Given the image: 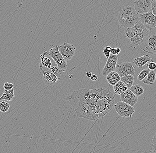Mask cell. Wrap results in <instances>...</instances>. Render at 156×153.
Wrapping results in <instances>:
<instances>
[{
  "mask_svg": "<svg viewBox=\"0 0 156 153\" xmlns=\"http://www.w3.org/2000/svg\"><path fill=\"white\" fill-rule=\"evenodd\" d=\"M47 54V51H45L43 54L40 55L41 62L42 65L44 67L50 69L51 68V62L49 58L45 57V55H46Z\"/></svg>",
  "mask_w": 156,
  "mask_h": 153,
  "instance_id": "cell-22",
  "label": "cell"
},
{
  "mask_svg": "<svg viewBox=\"0 0 156 153\" xmlns=\"http://www.w3.org/2000/svg\"><path fill=\"white\" fill-rule=\"evenodd\" d=\"M114 107L117 113L123 117L131 118L135 113L134 107L122 101L118 102Z\"/></svg>",
  "mask_w": 156,
  "mask_h": 153,
  "instance_id": "cell-7",
  "label": "cell"
},
{
  "mask_svg": "<svg viewBox=\"0 0 156 153\" xmlns=\"http://www.w3.org/2000/svg\"><path fill=\"white\" fill-rule=\"evenodd\" d=\"M115 96L109 89L99 88L95 106L96 119L104 116L112 110L115 105Z\"/></svg>",
  "mask_w": 156,
  "mask_h": 153,
  "instance_id": "cell-2",
  "label": "cell"
},
{
  "mask_svg": "<svg viewBox=\"0 0 156 153\" xmlns=\"http://www.w3.org/2000/svg\"><path fill=\"white\" fill-rule=\"evenodd\" d=\"M106 79L111 85L114 86L117 83L120 81L121 77L117 72L114 71L107 75L106 76Z\"/></svg>",
  "mask_w": 156,
  "mask_h": 153,
  "instance_id": "cell-16",
  "label": "cell"
},
{
  "mask_svg": "<svg viewBox=\"0 0 156 153\" xmlns=\"http://www.w3.org/2000/svg\"><path fill=\"white\" fill-rule=\"evenodd\" d=\"M140 47L144 52L156 55V28L149 31L148 35L140 44Z\"/></svg>",
  "mask_w": 156,
  "mask_h": 153,
  "instance_id": "cell-5",
  "label": "cell"
},
{
  "mask_svg": "<svg viewBox=\"0 0 156 153\" xmlns=\"http://www.w3.org/2000/svg\"><path fill=\"white\" fill-rule=\"evenodd\" d=\"M111 54L113 55H116V48H111Z\"/></svg>",
  "mask_w": 156,
  "mask_h": 153,
  "instance_id": "cell-32",
  "label": "cell"
},
{
  "mask_svg": "<svg viewBox=\"0 0 156 153\" xmlns=\"http://www.w3.org/2000/svg\"><path fill=\"white\" fill-rule=\"evenodd\" d=\"M120 99L121 101L127 103L133 107L136 105L138 101L137 96H135L128 89L125 92L120 95Z\"/></svg>",
  "mask_w": 156,
  "mask_h": 153,
  "instance_id": "cell-14",
  "label": "cell"
},
{
  "mask_svg": "<svg viewBox=\"0 0 156 153\" xmlns=\"http://www.w3.org/2000/svg\"><path fill=\"white\" fill-rule=\"evenodd\" d=\"M112 47H111L108 46L104 48L103 50V54L105 55V57H107V58H109L111 55V50Z\"/></svg>",
  "mask_w": 156,
  "mask_h": 153,
  "instance_id": "cell-25",
  "label": "cell"
},
{
  "mask_svg": "<svg viewBox=\"0 0 156 153\" xmlns=\"http://www.w3.org/2000/svg\"><path fill=\"white\" fill-rule=\"evenodd\" d=\"M154 1H156V0H154Z\"/></svg>",
  "mask_w": 156,
  "mask_h": 153,
  "instance_id": "cell-35",
  "label": "cell"
},
{
  "mask_svg": "<svg viewBox=\"0 0 156 153\" xmlns=\"http://www.w3.org/2000/svg\"><path fill=\"white\" fill-rule=\"evenodd\" d=\"M134 76L132 75H127L121 78L120 81L122 82L128 88H129L133 85L134 82Z\"/></svg>",
  "mask_w": 156,
  "mask_h": 153,
  "instance_id": "cell-19",
  "label": "cell"
},
{
  "mask_svg": "<svg viewBox=\"0 0 156 153\" xmlns=\"http://www.w3.org/2000/svg\"><path fill=\"white\" fill-rule=\"evenodd\" d=\"M154 0H135L134 9L138 14H143L151 11V5Z\"/></svg>",
  "mask_w": 156,
  "mask_h": 153,
  "instance_id": "cell-11",
  "label": "cell"
},
{
  "mask_svg": "<svg viewBox=\"0 0 156 153\" xmlns=\"http://www.w3.org/2000/svg\"><path fill=\"white\" fill-rule=\"evenodd\" d=\"M121 52V49L119 47L118 48H116V55H119V54Z\"/></svg>",
  "mask_w": 156,
  "mask_h": 153,
  "instance_id": "cell-34",
  "label": "cell"
},
{
  "mask_svg": "<svg viewBox=\"0 0 156 153\" xmlns=\"http://www.w3.org/2000/svg\"><path fill=\"white\" fill-rule=\"evenodd\" d=\"M58 47L59 52L67 62L71 60L76 52V47L68 43H63Z\"/></svg>",
  "mask_w": 156,
  "mask_h": 153,
  "instance_id": "cell-8",
  "label": "cell"
},
{
  "mask_svg": "<svg viewBox=\"0 0 156 153\" xmlns=\"http://www.w3.org/2000/svg\"><path fill=\"white\" fill-rule=\"evenodd\" d=\"M90 79L92 81H97L98 79V77L96 75H92L91 77H90Z\"/></svg>",
  "mask_w": 156,
  "mask_h": 153,
  "instance_id": "cell-31",
  "label": "cell"
},
{
  "mask_svg": "<svg viewBox=\"0 0 156 153\" xmlns=\"http://www.w3.org/2000/svg\"><path fill=\"white\" fill-rule=\"evenodd\" d=\"M149 33V30L139 21L133 27L126 29L125 35L129 43L133 46H137L140 45Z\"/></svg>",
  "mask_w": 156,
  "mask_h": 153,
  "instance_id": "cell-3",
  "label": "cell"
},
{
  "mask_svg": "<svg viewBox=\"0 0 156 153\" xmlns=\"http://www.w3.org/2000/svg\"><path fill=\"white\" fill-rule=\"evenodd\" d=\"M98 89H83L74 92L73 106L78 117L90 120H97L95 106Z\"/></svg>",
  "mask_w": 156,
  "mask_h": 153,
  "instance_id": "cell-1",
  "label": "cell"
},
{
  "mask_svg": "<svg viewBox=\"0 0 156 153\" xmlns=\"http://www.w3.org/2000/svg\"><path fill=\"white\" fill-rule=\"evenodd\" d=\"M46 55H48L49 57L53 59L59 70L62 71H65L67 70L68 67L67 62L59 52L57 46H53V48L50 49L49 51H47Z\"/></svg>",
  "mask_w": 156,
  "mask_h": 153,
  "instance_id": "cell-6",
  "label": "cell"
},
{
  "mask_svg": "<svg viewBox=\"0 0 156 153\" xmlns=\"http://www.w3.org/2000/svg\"><path fill=\"white\" fill-rule=\"evenodd\" d=\"M156 79V72L154 71H151L149 74L147 75V78L143 80V82L144 84L153 85Z\"/></svg>",
  "mask_w": 156,
  "mask_h": 153,
  "instance_id": "cell-21",
  "label": "cell"
},
{
  "mask_svg": "<svg viewBox=\"0 0 156 153\" xmlns=\"http://www.w3.org/2000/svg\"><path fill=\"white\" fill-rule=\"evenodd\" d=\"M14 87V85L9 82H6L4 84L3 88L5 90H10Z\"/></svg>",
  "mask_w": 156,
  "mask_h": 153,
  "instance_id": "cell-26",
  "label": "cell"
},
{
  "mask_svg": "<svg viewBox=\"0 0 156 153\" xmlns=\"http://www.w3.org/2000/svg\"><path fill=\"white\" fill-rule=\"evenodd\" d=\"M151 145L152 148L154 149V151L156 153V132L153 138L151 139Z\"/></svg>",
  "mask_w": 156,
  "mask_h": 153,
  "instance_id": "cell-28",
  "label": "cell"
},
{
  "mask_svg": "<svg viewBox=\"0 0 156 153\" xmlns=\"http://www.w3.org/2000/svg\"><path fill=\"white\" fill-rule=\"evenodd\" d=\"M118 58V55L111 54L109 58H107V63L102 70V75L103 76H107L109 73L115 70Z\"/></svg>",
  "mask_w": 156,
  "mask_h": 153,
  "instance_id": "cell-12",
  "label": "cell"
},
{
  "mask_svg": "<svg viewBox=\"0 0 156 153\" xmlns=\"http://www.w3.org/2000/svg\"><path fill=\"white\" fill-rule=\"evenodd\" d=\"M50 69L51 70V71L52 72V73L55 75H58V74H61V72L62 71L61 70H59L58 67H51Z\"/></svg>",
  "mask_w": 156,
  "mask_h": 153,
  "instance_id": "cell-29",
  "label": "cell"
},
{
  "mask_svg": "<svg viewBox=\"0 0 156 153\" xmlns=\"http://www.w3.org/2000/svg\"><path fill=\"white\" fill-rule=\"evenodd\" d=\"M150 61H154L152 57L149 56V55L144 54L141 57L134 58L133 62L135 67L141 68L144 65H146L147 62Z\"/></svg>",
  "mask_w": 156,
  "mask_h": 153,
  "instance_id": "cell-15",
  "label": "cell"
},
{
  "mask_svg": "<svg viewBox=\"0 0 156 153\" xmlns=\"http://www.w3.org/2000/svg\"><path fill=\"white\" fill-rule=\"evenodd\" d=\"M128 89L127 87L122 82L120 81L113 86V90L115 92V94L118 95H121L125 92Z\"/></svg>",
  "mask_w": 156,
  "mask_h": 153,
  "instance_id": "cell-17",
  "label": "cell"
},
{
  "mask_svg": "<svg viewBox=\"0 0 156 153\" xmlns=\"http://www.w3.org/2000/svg\"><path fill=\"white\" fill-rule=\"evenodd\" d=\"M129 90L136 96H141L144 92L143 88L139 85H133L129 88Z\"/></svg>",
  "mask_w": 156,
  "mask_h": 153,
  "instance_id": "cell-20",
  "label": "cell"
},
{
  "mask_svg": "<svg viewBox=\"0 0 156 153\" xmlns=\"http://www.w3.org/2000/svg\"><path fill=\"white\" fill-rule=\"evenodd\" d=\"M139 21L143 24L146 29L150 30L156 28V16L152 11L145 14H139Z\"/></svg>",
  "mask_w": 156,
  "mask_h": 153,
  "instance_id": "cell-9",
  "label": "cell"
},
{
  "mask_svg": "<svg viewBox=\"0 0 156 153\" xmlns=\"http://www.w3.org/2000/svg\"><path fill=\"white\" fill-rule=\"evenodd\" d=\"M93 75L92 72L88 71L86 73V76L87 78H90V77H91L92 75Z\"/></svg>",
  "mask_w": 156,
  "mask_h": 153,
  "instance_id": "cell-33",
  "label": "cell"
},
{
  "mask_svg": "<svg viewBox=\"0 0 156 153\" xmlns=\"http://www.w3.org/2000/svg\"><path fill=\"white\" fill-rule=\"evenodd\" d=\"M115 71L118 73L121 78L127 75L134 76L135 73L134 67L131 62L117 63Z\"/></svg>",
  "mask_w": 156,
  "mask_h": 153,
  "instance_id": "cell-10",
  "label": "cell"
},
{
  "mask_svg": "<svg viewBox=\"0 0 156 153\" xmlns=\"http://www.w3.org/2000/svg\"><path fill=\"white\" fill-rule=\"evenodd\" d=\"M150 70L149 69H145L142 70L140 73H139L138 75L137 76V79L139 81H141L144 79L146 76L150 73Z\"/></svg>",
  "mask_w": 156,
  "mask_h": 153,
  "instance_id": "cell-24",
  "label": "cell"
},
{
  "mask_svg": "<svg viewBox=\"0 0 156 153\" xmlns=\"http://www.w3.org/2000/svg\"><path fill=\"white\" fill-rule=\"evenodd\" d=\"M39 67L42 72L43 79L45 84L49 85H52L55 83H56L59 80V78L53 73L49 71H45L43 70L42 64H40Z\"/></svg>",
  "mask_w": 156,
  "mask_h": 153,
  "instance_id": "cell-13",
  "label": "cell"
},
{
  "mask_svg": "<svg viewBox=\"0 0 156 153\" xmlns=\"http://www.w3.org/2000/svg\"><path fill=\"white\" fill-rule=\"evenodd\" d=\"M151 11L154 15L156 16V1H154L151 5Z\"/></svg>",
  "mask_w": 156,
  "mask_h": 153,
  "instance_id": "cell-30",
  "label": "cell"
},
{
  "mask_svg": "<svg viewBox=\"0 0 156 153\" xmlns=\"http://www.w3.org/2000/svg\"><path fill=\"white\" fill-rule=\"evenodd\" d=\"M14 89H12L10 90H5L3 92L2 96L0 97V101H11L14 98Z\"/></svg>",
  "mask_w": 156,
  "mask_h": 153,
  "instance_id": "cell-18",
  "label": "cell"
},
{
  "mask_svg": "<svg viewBox=\"0 0 156 153\" xmlns=\"http://www.w3.org/2000/svg\"></svg>",
  "mask_w": 156,
  "mask_h": 153,
  "instance_id": "cell-36",
  "label": "cell"
},
{
  "mask_svg": "<svg viewBox=\"0 0 156 153\" xmlns=\"http://www.w3.org/2000/svg\"><path fill=\"white\" fill-rule=\"evenodd\" d=\"M146 65L150 71H154L156 69V63L154 61H150L149 63H146Z\"/></svg>",
  "mask_w": 156,
  "mask_h": 153,
  "instance_id": "cell-27",
  "label": "cell"
},
{
  "mask_svg": "<svg viewBox=\"0 0 156 153\" xmlns=\"http://www.w3.org/2000/svg\"><path fill=\"white\" fill-rule=\"evenodd\" d=\"M10 105L8 102L3 101L0 102V111L2 113H6L9 110Z\"/></svg>",
  "mask_w": 156,
  "mask_h": 153,
  "instance_id": "cell-23",
  "label": "cell"
},
{
  "mask_svg": "<svg viewBox=\"0 0 156 153\" xmlns=\"http://www.w3.org/2000/svg\"><path fill=\"white\" fill-rule=\"evenodd\" d=\"M139 21V14L133 7L126 6L121 11L119 22L123 28L126 29L131 28Z\"/></svg>",
  "mask_w": 156,
  "mask_h": 153,
  "instance_id": "cell-4",
  "label": "cell"
}]
</instances>
